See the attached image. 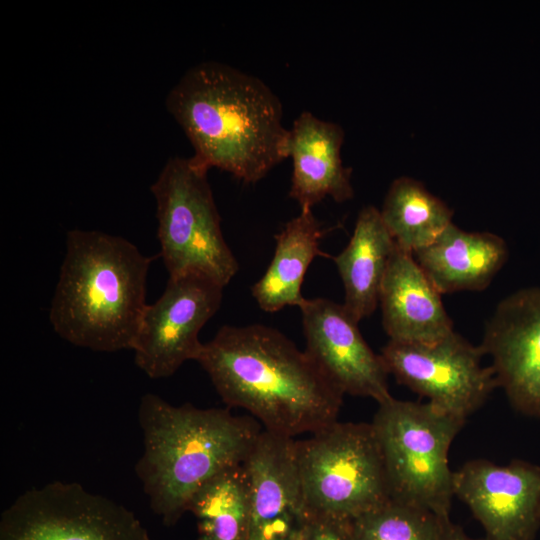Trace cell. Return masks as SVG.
<instances>
[{
    "instance_id": "cell-1",
    "label": "cell",
    "mask_w": 540,
    "mask_h": 540,
    "mask_svg": "<svg viewBox=\"0 0 540 540\" xmlns=\"http://www.w3.org/2000/svg\"><path fill=\"white\" fill-rule=\"evenodd\" d=\"M196 361L228 408L247 410L268 432L295 438L337 421L344 394L272 327L225 325Z\"/></svg>"
},
{
    "instance_id": "cell-2",
    "label": "cell",
    "mask_w": 540,
    "mask_h": 540,
    "mask_svg": "<svg viewBox=\"0 0 540 540\" xmlns=\"http://www.w3.org/2000/svg\"><path fill=\"white\" fill-rule=\"evenodd\" d=\"M166 108L189 139L192 159L245 183L263 179L289 158L282 105L259 78L217 61L189 68L170 90Z\"/></svg>"
},
{
    "instance_id": "cell-3",
    "label": "cell",
    "mask_w": 540,
    "mask_h": 540,
    "mask_svg": "<svg viewBox=\"0 0 540 540\" xmlns=\"http://www.w3.org/2000/svg\"><path fill=\"white\" fill-rule=\"evenodd\" d=\"M138 419L144 451L135 471L166 526L179 521L207 481L243 464L262 432L256 419L234 415L228 407L174 406L152 393L142 396Z\"/></svg>"
},
{
    "instance_id": "cell-4",
    "label": "cell",
    "mask_w": 540,
    "mask_h": 540,
    "mask_svg": "<svg viewBox=\"0 0 540 540\" xmlns=\"http://www.w3.org/2000/svg\"><path fill=\"white\" fill-rule=\"evenodd\" d=\"M150 263L121 236L70 230L49 311L54 331L94 351L132 349L147 306Z\"/></svg>"
},
{
    "instance_id": "cell-5",
    "label": "cell",
    "mask_w": 540,
    "mask_h": 540,
    "mask_svg": "<svg viewBox=\"0 0 540 540\" xmlns=\"http://www.w3.org/2000/svg\"><path fill=\"white\" fill-rule=\"evenodd\" d=\"M466 421L430 402L392 396L378 403L371 422L383 458L390 499L450 519L454 471L451 444Z\"/></svg>"
},
{
    "instance_id": "cell-6",
    "label": "cell",
    "mask_w": 540,
    "mask_h": 540,
    "mask_svg": "<svg viewBox=\"0 0 540 540\" xmlns=\"http://www.w3.org/2000/svg\"><path fill=\"white\" fill-rule=\"evenodd\" d=\"M303 496L315 519L350 523L390 499L371 423L339 422L296 440Z\"/></svg>"
},
{
    "instance_id": "cell-7",
    "label": "cell",
    "mask_w": 540,
    "mask_h": 540,
    "mask_svg": "<svg viewBox=\"0 0 540 540\" xmlns=\"http://www.w3.org/2000/svg\"><path fill=\"white\" fill-rule=\"evenodd\" d=\"M207 172L192 157H171L150 191L169 277L199 274L225 287L239 265L224 239Z\"/></svg>"
},
{
    "instance_id": "cell-8",
    "label": "cell",
    "mask_w": 540,
    "mask_h": 540,
    "mask_svg": "<svg viewBox=\"0 0 540 540\" xmlns=\"http://www.w3.org/2000/svg\"><path fill=\"white\" fill-rule=\"evenodd\" d=\"M0 540H151L135 514L76 482L19 495L1 514Z\"/></svg>"
},
{
    "instance_id": "cell-9",
    "label": "cell",
    "mask_w": 540,
    "mask_h": 540,
    "mask_svg": "<svg viewBox=\"0 0 540 540\" xmlns=\"http://www.w3.org/2000/svg\"><path fill=\"white\" fill-rule=\"evenodd\" d=\"M484 355L480 346L455 331L433 343L389 340L380 354L399 384L464 421L498 388L491 365L483 364Z\"/></svg>"
},
{
    "instance_id": "cell-10",
    "label": "cell",
    "mask_w": 540,
    "mask_h": 540,
    "mask_svg": "<svg viewBox=\"0 0 540 540\" xmlns=\"http://www.w3.org/2000/svg\"><path fill=\"white\" fill-rule=\"evenodd\" d=\"M223 288L199 274L169 277L162 295L147 304L132 347L136 365L150 378L173 375L198 358L199 332L222 302Z\"/></svg>"
},
{
    "instance_id": "cell-11",
    "label": "cell",
    "mask_w": 540,
    "mask_h": 540,
    "mask_svg": "<svg viewBox=\"0 0 540 540\" xmlns=\"http://www.w3.org/2000/svg\"><path fill=\"white\" fill-rule=\"evenodd\" d=\"M454 496L481 524L485 540H534L540 529V465L470 460L454 471Z\"/></svg>"
},
{
    "instance_id": "cell-12",
    "label": "cell",
    "mask_w": 540,
    "mask_h": 540,
    "mask_svg": "<svg viewBox=\"0 0 540 540\" xmlns=\"http://www.w3.org/2000/svg\"><path fill=\"white\" fill-rule=\"evenodd\" d=\"M299 308L305 351L344 395L369 397L377 403L391 396L381 356L369 347L359 322L343 304L305 298Z\"/></svg>"
},
{
    "instance_id": "cell-13",
    "label": "cell",
    "mask_w": 540,
    "mask_h": 540,
    "mask_svg": "<svg viewBox=\"0 0 540 540\" xmlns=\"http://www.w3.org/2000/svg\"><path fill=\"white\" fill-rule=\"evenodd\" d=\"M296 440L262 430L243 462L250 486L247 540H304L314 517L305 502Z\"/></svg>"
},
{
    "instance_id": "cell-14",
    "label": "cell",
    "mask_w": 540,
    "mask_h": 540,
    "mask_svg": "<svg viewBox=\"0 0 540 540\" xmlns=\"http://www.w3.org/2000/svg\"><path fill=\"white\" fill-rule=\"evenodd\" d=\"M498 387L521 414L540 418V287L501 300L487 321L482 343Z\"/></svg>"
},
{
    "instance_id": "cell-15",
    "label": "cell",
    "mask_w": 540,
    "mask_h": 540,
    "mask_svg": "<svg viewBox=\"0 0 540 540\" xmlns=\"http://www.w3.org/2000/svg\"><path fill=\"white\" fill-rule=\"evenodd\" d=\"M435 288L412 252L395 244L381 285L382 325L389 340L433 343L454 331Z\"/></svg>"
},
{
    "instance_id": "cell-16",
    "label": "cell",
    "mask_w": 540,
    "mask_h": 540,
    "mask_svg": "<svg viewBox=\"0 0 540 540\" xmlns=\"http://www.w3.org/2000/svg\"><path fill=\"white\" fill-rule=\"evenodd\" d=\"M289 130L293 166L289 196L301 209H312L326 197L338 203L352 199V170L341 158L342 127L304 111Z\"/></svg>"
},
{
    "instance_id": "cell-17",
    "label": "cell",
    "mask_w": 540,
    "mask_h": 540,
    "mask_svg": "<svg viewBox=\"0 0 540 540\" xmlns=\"http://www.w3.org/2000/svg\"><path fill=\"white\" fill-rule=\"evenodd\" d=\"M508 247L490 232H467L455 224L413 255L441 293L481 291L489 286L508 258Z\"/></svg>"
},
{
    "instance_id": "cell-18",
    "label": "cell",
    "mask_w": 540,
    "mask_h": 540,
    "mask_svg": "<svg viewBox=\"0 0 540 540\" xmlns=\"http://www.w3.org/2000/svg\"><path fill=\"white\" fill-rule=\"evenodd\" d=\"M395 242L374 206L363 207L347 246L332 257L345 289L344 307L358 322L379 304Z\"/></svg>"
},
{
    "instance_id": "cell-19",
    "label": "cell",
    "mask_w": 540,
    "mask_h": 540,
    "mask_svg": "<svg viewBox=\"0 0 540 540\" xmlns=\"http://www.w3.org/2000/svg\"><path fill=\"white\" fill-rule=\"evenodd\" d=\"M323 230L312 209H301L275 236L276 246L270 265L252 286L259 307L276 312L304 301L301 287L311 262L317 256L329 257L319 248Z\"/></svg>"
},
{
    "instance_id": "cell-20",
    "label": "cell",
    "mask_w": 540,
    "mask_h": 540,
    "mask_svg": "<svg viewBox=\"0 0 540 540\" xmlns=\"http://www.w3.org/2000/svg\"><path fill=\"white\" fill-rule=\"evenodd\" d=\"M380 214L395 244L414 254L452 223L453 210L421 182L402 176L391 183Z\"/></svg>"
},
{
    "instance_id": "cell-21",
    "label": "cell",
    "mask_w": 540,
    "mask_h": 540,
    "mask_svg": "<svg viewBox=\"0 0 540 540\" xmlns=\"http://www.w3.org/2000/svg\"><path fill=\"white\" fill-rule=\"evenodd\" d=\"M197 524V540H247L250 486L243 464L229 467L201 486L187 505Z\"/></svg>"
},
{
    "instance_id": "cell-22",
    "label": "cell",
    "mask_w": 540,
    "mask_h": 540,
    "mask_svg": "<svg viewBox=\"0 0 540 540\" xmlns=\"http://www.w3.org/2000/svg\"><path fill=\"white\" fill-rule=\"evenodd\" d=\"M447 520L389 499L348 524L349 540H441Z\"/></svg>"
},
{
    "instance_id": "cell-23",
    "label": "cell",
    "mask_w": 540,
    "mask_h": 540,
    "mask_svg": "<svg viewBox=\"0 0 540 540\" xmlns=\"http://www.w3.org/2000/svg\"><path fill=\"white\" fill-rule=\"evenodd\" d=\"M348 524L314 519L304 540H349Z\"/></svg>"
},
{
    "instance_id": "cell-24",
    "label": "cell",
    "mask_w": 540,
    "mask_h": 540,
    "mask_svg": "<svg viewBox=\"0 0 540 540\" xmlns=\"http://www.w3.org/2000/svg\"><path fill=\"white\" fill-rule=\"evenodd\" d=\"M441 540H485L471 538L462 527L454 524L450 519L443 524Z\"/></svg>"
}]
</instances>
